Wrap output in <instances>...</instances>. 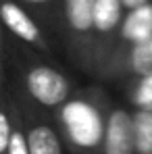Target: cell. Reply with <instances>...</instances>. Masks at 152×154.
<instances>
[{
	"label": "cell",
	"mask_w": 152,
	"mask_h": 154,
	"mask_svg": "<svg viewBox=\"0 0 152 154\" xmlns=\"http://www.w3.org/2000/svg\"><path fill=\"white\" fill-rule=\"evenodd\" d=\"M63 123L69 131V137L77 146L92 148L100 144V140H104L106 125H102L98 110L88 102H69L63 108Z\"/></svg>",
	"instance_id": "obj_1"
},
{
	"label": "cell",
	"mask_w": 152,
	"mask_h": 154,
	"mask_svg": "<svg viewBox=\"0 0 152 154\" xmlns=\"http://www.w3.org/2000/svg\"><path fill=\"white\" fill-rule=\"evenodd\" d=\"M27 92L44 106H58L69 96V81L67 77L50 67H36L27 73L25 79Z\"/></svg>",
	"instance_id": "obj_2"
},
{
	"label": "cell",
	"mask_w": 152,
	"mask_h": 154,
	"mask_svg": "<svg viewBox=\"0 0 152 154\" xmlns=\"http://www.w3.org/2000/svg\"><path fill=\"white\" fill-rule=\"evenodd\" d=\"M104 154H135L133 115L125 108L110 112L104 129Z\"/></svg>",
	"instance_id": "obj_3"
},
{
	"label": "cell",
	"mask_w": 152,
	"mask_h": 154,
	"mask_svg": "<svg viewBox=\"0 0 152 154\" xmlns=\"http://www.w3.org/2000/svg\"><path fill=\"white\" fill-rule=\"evenodd\" d=\"M0 15H2L4 25L8 27L17 38H21L25 42H36L40 38L38 25L29 19V15H27L25 11L21 6H17L15 2H4L2 8H0Z\"/></svg>",
	"instance_id": "obj_4"
},
{
	"label": "cell",
	"mask_w": 152,
	"mask_h": 154,
	"mask_svg": "<svg viewBox=\"0 0 152 154\" xmlns=\"http://www.w3.org/2000/svg\"><path fill=\"white\" fill-rule=\"evenodd\" d=\"M121 33L127 42H131L133 46L140 42H146L152 38V4H144L135 11H129L127 19L123 21Z\"/></svg>",
	"instance_id": "obj_5"
},
{
	"label": "cell",
	"mask_w": 152,
	"mask_h": 154,
	"mask_svg": "<svg viewBox=\"0 0 152 154\" xmlns=\"http://www.w3.org/2000/svg\"><path fill=\"white\" fill-rule=\"evenodd\" d=\"M27 144H29V154H63L60 140L56 131L48 125H38L29 129Z\"/></svg>",
	"instance_id": "obj_6"
},
{
	"label": "cell",
	"mask_w": 152,
	"mask_h": 154,
	"mask_svg": "<svg viewBox=\"0 0 152 154\" xmlns=\"http://www.w3.org/2000/svg\"><path fill=\"white\" fill-rule=\"evenodd\" d=\"M94 8L96 0H65L67 21L75 31L94 29Z\"/></svg>",
	"instance_id": "obj_7"
},
{
	"label": "cell",
	"mask_w": 152,
	"mask_h": 154,
	"mask_svg": "<svg viewBox=\"0 0 152 154\" xmlns=\"http://www.w3.org/2000/svg\"><path fill=\"white\" fill-rule=\"evenodd\" d=\"M121 8L123 2L121 0H96V8H94V29L108 33L121 21Z\"/></svg>",
	"instance_id": "obj_8"
},
{
	"label": "cell",
	"mask_w": 152,
	"mask_h": 154,
	"mask_svg": "<svg viewBox=\"0 0 152 154\" xmlns=\"http://www.w3.org/2000/svg\"><path fill=\"white\" fill-rule=\"evenodd\" d=\"M135 154H152V110H138L133 115Z\"/></svg>",
	"instance_id": "obj_9"
},
{
	"label": "cell",
	"mask_w": 152,
	"mask_h": 154,
	"mask_svg": "<svg viewBox=\"0 0 152 154\" xmlns=\"http://www.w3.org/2000/svg\"><path fill=\"white\" fill-rule=\"evenodd\" d=\"M131 67L142 77L152 75V38L133 46V50H131Z\"/></svg>",
	"instance_id": "obj_10"
},
{
	"label": "cell",
	"mask_w": 152,
	"mask_h": 154,
	"mask_svg": "<svg viewBox=\"0 0 152 154\" xmlns=\"http://www.w3.org/2000/svg\"><path fill=\"white\" fill-rule=\"evenodd\" d=\"M135 104L140 110H152V75L142 77L135 92Z\"/></svg>",
	"instance_id": "obj_11"
},
{
	"label": "cell",
	"mask_w": 152,
	"mask_h": 154,
	"mask_svg": "<svg viewBox=\"0 0 152 154\" xmlns=\"http://www.w3.org/2000/svg\"><path fill=\"white\" fill-rule=\"evenodd\" d=\"M13 129H11V121L8 117L2 112L0 115V152H8V146H11V140H13Z\"/></svg>",
	"instance_id": "obj_12"
},
{
	"label": "cell",
	"mask_w": 152,
	"mask_h": 154,
	"mask_svg": "<svg viewBox=\"0 0 152 154\" xmlns=\"http://www.w3.org/2000/svg\"><path fill=\"white\" fill-rule=\"evenodd\" d=\"M6 154H29L27 135H23L21 131H15V133H13V140H11V146H8V152H6Z\"/></svg>",
	"instance_id": "obj_13"
},
{
	"label": "cell",
	"mask_w": 152,
	"mask_h": 154,
	"mask_svg": "<svg viewBox=\"0 0 152 154\" xmlns=\"http://www.w3.org/2000/svg\"><path fill=\"white\" fill-rule=\"evenodd\" d=\"M121 2H123V6H127L129 11H135V8L148 4V0H121Z\"/></svg>",
	"instance_id": "obj_14"
},
{
	"label": "cell",
	"mask_w": 152,
	"mask_h": 154,
	"mask_svg": "<svg viewBox=\"0 0 152 154\" xmlns=\"http://www.w3.org/2000/svg\"><path fill=\"white\" fill-rule=\"evenodd\" d=\"M29 4H42V2H48V0H25Z\"/></svg>",
	"instance_id": "obj_15"
}]
</instances>
